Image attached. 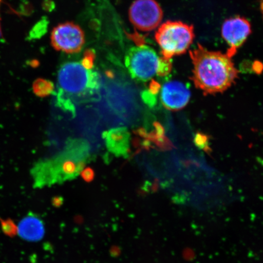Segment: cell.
<instances>
[{"label":"cell","mask_w":263,"mask_h":263,"mask_svg":"<svg viewBox=\"0 0 263 263\" xmlns=\"http://www.w3.org/2000/svg\"><path fill=\"white\" fill-rule=\"evenodd\" d=\"M190 97L189 88L179 81L167 82L161 91V101L163 106L171 110H179L185 107Z\"/></svg>","instance_id":"9"},{"label":"cell","mask_w":263,"mask_h":263,"mask_svg":"<svg viewBox=\"0 0 263 263\" xmlns=\"http://www.w3.org/2000/svg\"><path fill=\"white\" fill-rule=\"evenodd\" d=\"M2 1V0H0V3H1Z\"/></svg>","instance_id":"17"},{"label":"cell","mask_w":263,"mask_h":263,"mask_svg":"<svg viewBox=\"0 0 263 263\" xmlns=\"http://www.w3.org/2000/svg\"><path fill=\"white\" fill-rule=\"evenodd\" d=\"M129 134L126 128H114L105 132L103 138L108 151L117 156H126L129 149Z\"/></svg>","instance_id":"11"},{"label":"cell","mask_w":263,"mask_h":263,"mask_svg":"<svg viewBox=\"0 0 263 263\" xmlns=\"http://www.w3.org/2000/svg\"><path fill=\"white\" fill-rule=\"evenodd\" d=\"M2 37V30L1 28V25H0V38Z\"/></svg>","instance_id":"16"},{"label":"cell","mask_w":263,"mask_h":263,"mask_svg":"<svg viewBox=\"0 0 263 263\" xmlns=\"http://www.w3.org/2000/svg\"><path fill=\"white\" fill-rule=\"evenodd\" d=\"M0 224L2 232L9 237H14L17 235V226L15 225L11 219H2L0 218Z\"/></svg>","instance_id":"13"},{"label":"cell","mask_w":263,"mask_h":263,"mask_svg":"<svg viewBox=\"0 0 263 263\" xmlns=\"http://www.w3.org/2000/svg\"><path fill=\"white\" fill-rule=\"evenodd\" d=\"M195 38L193 26L180 21H167L160 25L156 32V41L162 57L172 59L185 54Z\"/></svg>","instance_id":"4"},{"label":"cell","mask_w":263,"mask_h":263,"mask_svg":"<svg viewBox=\"0 0 263 263\" xmlns=\"http://www.w3.org/2000/svg\"><path fill=\"white\" fill-rule=\"evenodd\" d=\"M251 32V24L244 17L236 16L226 20L222 26L221 34L230 47L228 53L233 57L237 49L244 44Z\"/></svg>","instance_id":"8"},{"label":"cell","mask_w":263,"mask_h":263,"mask_svg":"<svg viewBox=\"0 0 263 263\" xmlns=\"http://www.w3.org/2000/svg\"><path fill=\"white\" fill-rule=\"evenodd\" d=\"M163 16L162 9L156 0H136L129 11L132 24L143 32L153 31L159 27Z\"/></svg>","instance_id":"6"},{"label":"cell","mask_w":263,"mask_h":263,"mask_svg":"<svg viewBox=\"0 0 263 263\" xmlns=\"http://www.w3.org/2000/svg\"><path fill=\"white\" fill-rule=\"evenodd\" d=\"M159 58L153 48L147 45H139L127 51L125 65L134 80L147 82L157 74Z\"/></svg>","instance_id":"5"},{"label":"cell","mask_w":263,"mask_h":263,"mask_svg":"<svg viewBox=\"0 0 263 263\" xmlns=\"http://www.w3.org/2000/svg\"><path fill=\"white\" fill-rule=\"evenodd\" d=\"M51 42L55 50L67 54L78 53L84 45V32L80 26L66 22L55 26L52 31Z\"/></svg>","instance_id":"7"},{"label":"cell","mask_w":263,"mask_h":263,"mask_svg":"<svg viewBox=\"0 0 263 263\" xmlns=\"http://www.w3.org/2000/svg\"><path fill=\"white\" fill-rule=\"evenodd\" d=\"M44 223L37 215L29 213L17 226V235L25 241L37 242L44 237Z\"/></svg>","instance_id":"10"},{"label":"cell","mask_w":263,"mask_h":263,"mask_svg":"<svg viewBox=\"0 0 263 263\" xmlns=\"http://www.w3.org/2000/svg\"><path fill=\"white\" fill-rule=\"evenodd\" d=\"M54 84L50 81L38 79L32 85L33 91L37 97L44 98L49 96L54 91Z\"/></svg>","instance_id":"12"},{"label":"cell","mask_w":263,"mask_h":263,"mask_svg":"<svg viewBox=\"0 0 263 263\" xmlns=\"http://www.w3.org/2000/svg\"><path fill=\"white\" fill-rule=\"evenodd\" d=\"M172 68V59H167L163 57L160 58L157 74L160 77H164L170 73Z\"/></svg>","instance_id":"14"},{"label":"cell","mask_w":263,"mask_h":263,"mask_svg":"<svg viewBox=\"0 0 263 263\" xmlns=\"http://www.w3.org/2000/svg\"><path fill=\"white\" fill-rule=\"evenodd\" d=\"M190 55L193 65L192 80L205 95L222 93L238 78L239 71L228 52L209 51L198 44Z\"/></svg>","instance_id":"1"},{"label":"cell","mask_w":263,"mask_h":263,"mask_svg":"<svg viewBox=\"0 0 263 263\" xmlns=\"http://www.w3.org/2000/svg\"><path fill=\"white\" fill-rule=\"evenodd\" d=\"M90 157V146L80 139L69 141L64 149L52 159L40 162L32 171L34 186L43 188L73 180Z\"/></svg>","instance_id":"2"},{"label":"cell","mask_w":263,"mask_h":263,"mask_svg":"<svg viewBox=\"0 0 263 263\" xmlns=\"http://www.w3.org/2000/svg\"><path fill=\"white\" fill-rule=\"evenodd\" d=\"M100 80L97 72L85 67L81 61L62 65L58 73L59 107L74 114V103L93 98L100 88Z\"/></svg>","instance_id":"3"},{"label":"cell","mask_w":263,"mask_h":263,"mask_svg":"<svg viewBox=\"0 0 263 263\" xmlns=\"http://www.w3.org/2000/svg\"><path fill=\"white\" fill-rule=\"evenodd\" d=\"M81 174L82 178L86 182H90L94 178V172L90 167H87V168L82 170Z\"/></svg>","instance_id":"15"}]
</instances>
